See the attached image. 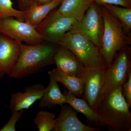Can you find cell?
Listing matches in <instances>:
<instances>
[{
  "label": "cell",
  "mask_w": 131,
  "mask_h": 131,
  "mask_svg": "<svg viewBox=\"0 0 131 131\" xmlns=\"http://www.w3.org/2000/svg\"><path fill=\"white\" fill-rule=\"evenodd\" d=\"M62 0H53L41 5L32 4L26 10L27 14L24 21L36 27L50 13L59 6Z\"/></svg>",
  "instance_id": "obj_17"
},
{
  "label": "cell",
  "mask_w": 131,
  "mask_h": 131,
  "mask_svg": "<svg viewBox=\"0 0 131 131\" xmlns=\"http://www.w3.org/2000/svg\"><path fill=\"white\" fill-rule=\"evenodd\" d=\"M18 5L20 10L25 11L31 5V0H18Z\"/></svg>",
  "instance_id": "obj_25"
},
{
  "label": "cell",
  "mask_w": 131,
  "mask_h": 131,
  "mask_svg": "<svg viewBox=\"0 0 131 131\" xmlns=\"http://www.w3.org/2000/svg\"><path fill=\"white\" fill-rule=\"evenodd\" d=\"M20 43L0 34V79L11 75L19 56Z\"/></svg>",
  "instance_id": "obj_10"
},
{
  "label": "cell",
  "mask_w": 131,
  "mask_h": 131,
  "mask_svg": "<svg viewBox=\"0 0 131 131\" xmlns=\"http://www.w3.org/2000/svg\"><path fill=\"white\" fill-rule=\"evenodd\" d=\"M26 14V10L14 8L11 0H0V19L13 17L24 21Z\"/></svg>",
  "instance_id": "obj_21"
},
{
  "label": "cell",
  "mask_w": 131,
  "mask_h": 131,
  "mask_svg": "<svg viewBox=\"0 0 131 131\" xmlns=\"http://www.w3.org/2000/svg\"><path fill=\"white\" fill-rule=\"evenodd\" d=\"M63 93L66 97L67 103L77 112L84 115L90 125L99 127L107 126V122L89 106L84 98L78 97L68 90H64Z\"/></svg>",
  "instance_id": "obj_14"
},
{
  "label": "cell",
  "mask_w": 131,
  "mask_h": 131,
  "mask_svg": "<svg viewBox=\"0 0 131 131\" xmlns=\"http://www.w3.org/2000/svg\"><path fill=\"white\" fill-rule=\"evenodd\" d=\"M93 0H62L57 11L63 16L72 17L80 21Z\"/></svg>",
  "instance_id": "obj_16"
},
{
  "label": "cell",
  "mask_w": 131,
  "mask_h": 131,
  "mask_svg": "<svg viewBox=\"0 0 131 131\" xmlns=\"http://www.w3.org/2000/svg\"><path fill=\"white\" fill-rule=\"evenodd\" d=\"M131 71V48L130 46L117 52L111 63L106 67L101 98L122 87Z\"/></svg>",
  "instance_id": "obj_5"
},
{
  "label": "cell",
  "mask_w": 131,
  "mask_h": 131,
  "mask_svg": "<svg viewBox=\"0 0 131 131\" xmlns=\"http://www.w3.org/2000/svg\"><path fill=\"white\" fill-rule=\"evenodd\" d=\"M102 6L114 16L121 25L126 33L131 37V8L109 4Z\"/></svg>",
  "instance_id": "obj_19"
},
{
  "label": "cell",
  "mask_w": 131,
  "mask_h": 131,
  "mask_svg": "<svg viewBox=\"0 0 131 131\" xmlns=\"http://www.w3.org/2000/svg\"><path fill=\"white\" fill-rule=\"evenodd\" d=\"M24 112L25 110L12 112L7 122L0 129V131H16V123L23 116Z\"/></svg>",
  "instance_id": "obj_22"
},
{
  "label": "cell",
  "mask_w": 131,
  "mask_h": 131,
  "mask_svg": "<svg viewBox=\"0 0 131 131\" xmlns=\"http://www.w3.org/2000/svg\"><path fill=\"white\" fill-rule=\"evenodd\" d=\"M61 112L55 119V127L53 131H100L99 127L86 125L78 119L77 112L69 105L61 106Z\"/></svg>",
  "instance_id": "obj_11"
},
{
  "label": "cell",
  "mask_w": 131,
  "mask_h": 131,
  "mask_svg": "<svg viewBox=\"0 0 131 131\" xmlns=\"http://www.w3.org/2000/svg\"><path fill=\"white\" fill-rule=\"evenodd\" d=\"M122 95L131 108V71L129 72L127 79L122 85Z\"/></svg>",
  "instance_id": "obj_23"
},
{
  "label": "cell",
  "mask_w": 131,
  "mask_h": 131,
  "mask_svg": "<svg viewBox=\"0 0 131 131\" xmlns=\"http://www.w3.org/2000/svg\"><path fill=\"white\" fill-rule=\"evenodd\" d=\"M56 116L49 111L40 110L36 113L34 124L39 131H53L55 127Z\"/></svg>",
  "instance_id": "obj_20"
},
{
  "label": "cell",
  "mask_w": 131,
  "mask_h": 131,
  "mask_svg": "<svg viewBox=\"0 0 131 131\" xmlns=\"http://www.w3.org/2000/svg\"><path fill=\"white\" fill-rule=\"evenodd\" d=\"M58 46L49 42L34 45L20 43L18 59L9 77L20 79L54 64V57Z\"/></svg>",
  "instance_id": "obj_1"
},
{
  "label": "cell",
  "mask_w": 131,
  "mask_h": 131,
  "mask_svg": "<svg viewBox=\"0 0 131 131\" xmlns=\"http://www.w3.org/2000/svg\"><path fill=\"white\" fill-rule=\"evenodd\" d=\"M49 75V85L45 88L43 95L39 100V105L42 108H51L56 105L61 106L67 103L66 97L61 92L58 82L52 76Z\"/></svg>",
  "instance_id": "obj_15"
},
{
  "label": "cell",
  "mask_w": 131,
  "mask_h": 131,
  "mask_svg": "<svg viewBox=\"0 0 131 131\" xmlns=\"http://www.w3.org/2000/svg\"><path fill=\"white\" fill-rule=\"evenodd\" d=\"M57 44L72 52L86 69L106 67L99 48L80 32L71 30L64 34Z\"/></svg>",
  "instance_id": "obj_4"
},
{
  "label": "cell",
  "mask_w": 131,
  "mask_h": 131,
  "mask_svg": "<svg viewBox=\"0 0 131 131\" xmlns=\"http://www.w3.org/2000/svg\"><path fill=\"white\" fill-rule=\"evenodd\" d=\"M56 8L51 11L35 27L45 41L56 44L65 34L72 30L79 22L72 17L60 14Z\"/></svg>",
  "instance_id": "obj_6"
},
{
  "label": "cell",
  "mask_w": 131,
  "mask_h": 131,
  "mask_svg": "<svg viewBox=\"0 0 131 131\" xmlns=\"http://www.w3.org/2000/svg\"><path fill=\"white\" fill-rule=\"evenodd\" d=\"M93 1L100 6L109 4L131 8V0H93Z\"/></svg>",
  "instance_id": "obj_24"
},
{
  "label": "cell",
  "mask_w": 131,
  "mask_h": 131,
  "mask_svg": "<svg viewBox=\"0 0 131 131\" xmlns=\"http://www.w3.org/2000/svg\"><path fill=\"white\" fill-rule=\"evenodd\" d=\"M100 7L104 27L99 50L107 67L119 51L130 46V36L126 33L119 22L106 8L102 6Z\"/></svg>",
  "instance_id": "obj_3"
},
{
  "label": "cell",
  "mask_w": 131,
  "mask_h": 131,
  "mask_svg": "<svg viewBox=\"0 0 131 131\" xmlns=\"http://www.w3.org/2000/svg\"><path fill=\"white\" fill-rule=\"evenodd\" d=\"M103 27L100 6L93 2L87 9L82 19L72 30L84 34L99 49L103 35Z\"/></svg>",
  "instance_id": "obj_8"
},
{
  "label": "cell",
  "mask_w": 131,
  "mask_h": 131,
  "mask_svg": "<svg viewBox=\"0 0 131 131\" xmlns=\"http://www.w3.org/2000/svg\"><path fill=\"white\" fill-rule=\"evenodd\" d=\"M122 90V86L119 87L102 96L95 108L96 113L107 122L109 131H131L130 107Z\"/></svg>",
  "instance_id": "obj_2"
},
{
  "label": "cell",
  "mask_w": 131,
  "mask_h": 131,
  "mask_svg": "<svg viewBox=\"0 0 131 131\" xmlns=\"http://www.w3.org/2000/svg\"><path fill=\"white\" fill-rule=\"evenodd\" d=\"M46 87L37 83L26 87L24 92H16L11 95L9 109L12 112L28 109L35 102L40 99Z\"/></svg>",
  "instance_id": "obj_12"
},
{
  "label": "cell",
  "mask_w": 131,
  "mask_h": 131,
  "mask_svg": "<svg viewBox=\"0 0 131 131\" xmlns=\"http://www.w3.org/2000/svg\"><path fill=\"white\" fill-rule=\"evenodd\" d=\"M54 62L62 72L79 77L85 69L72 52L59 45L54 55Z\"/></svg>",
  "instance_id": "obj_13"
},
{
  "label": "cell",
  "mask_w": 131,
  "mask_h": 131,
  "mask_svg": "<svg viewBox=\"0 0 131 131\" xmlns=\"http://www.w3.org/2000/svg\"><path fill=\"white\" fill-rule=\"evenodd\" d=\"M106 67L96 69L85 68L80 78L84 85V98L89 106L95 110L101 98Z\"/></svg>",
  "instance_id": "obj_9"
},
{
  "label": "cell",
  "mask_w": 131,
  "mask_h": 131,
  "mask_svg": "<svg viewBox=\"0 0 131 131\" xmlns=\"http://www.w3.org/2000/svg\"><path fill=\"white\" fill-rule=\"evenodd\" d=\"M58 82L63 84L71 93L79 98H83L84 85L81 78L68 74L56 68L48 72Z\"/></svg>",
  "instance_id": "obj_18"
},
{
  "label": "cell",
  "mask_w": 131,
  "mask_h": 131,
  "mask_svg": "<svg viewBox=\"0 0 131 131\" xmlns=\"http://www.w3.org/2000/svg\"><path fill=\"white\" fill-rule=\"evenodd\" d=\"M52 1L53 0H31V4H33L39 5L48 3Z\"/></svg>",
  "instance_id": "obj_26"
},
{
  "label": "cell",
  "mask_w": 131,
  "mask_h": 131,
  "mask_svg": "<svg viewBox=\"0 0 131 131\" xmlns=\"http://www.w3.org/2000/svg\"><path fill=\"white\" fill-rule=\"evenodd\" d=\"M0 34L27 44H37L45 41L35 27L13 17L0 19Z\"/></svg>",
  "instance_id": "obj_7"
}]
</instances>
